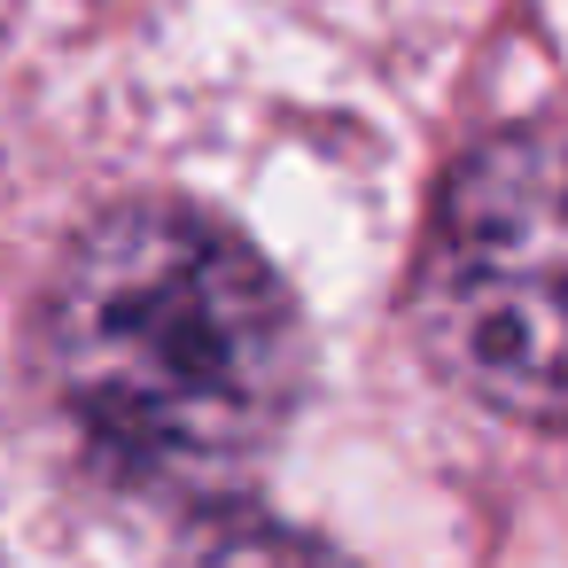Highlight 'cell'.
Masks as SVG:
<instances>
[{
    "label": "cell",
    "instance_id": "6da1fadb",
    "mask_svg": "<svg viewBox=\"0 0 568 568\" xmlns=\"http://www.w3.org/2000/svg\"><path fill=\"white\" fill-rule=\"evenodd\" d=\"M48 366L118 483L211 506L273 452L304 343L281 273L242 234L187 203H125L55 273Z\"/></svg>",
    "mask_w": 568,
    "mask_h": 568
},
{
    "label": "cell",
    "instance_id": "7a4b0ae2",
    "mask_svg": "<svg viewBox=\"0 0 568 568\" xmlns=\"http://www.w3.org/2000/svg\"><path fill=\"white\" fill-rule=\"evenodd\" d=\"M420 304L475 397L568 428V118L483 141L428 226Z\"/></svg>",
    "mask_w": 568,
    "mask_h": 568
},
{
    "label": "cell",
    "instance_id": "3957f363",
    "mask_svg": "<svg viewBox=\"0 0 568 568\" xmlns=\"http://www.w3.org/2000/svg\"><path fill=\"white\" fill-rule=\"evenodd\" d=\"M180 568H351L327 537L312 529H288V521H265V514H219Z\"/></svg>",
    "mask_w": 568,
    "mask_h": 568
}]
</instances>
